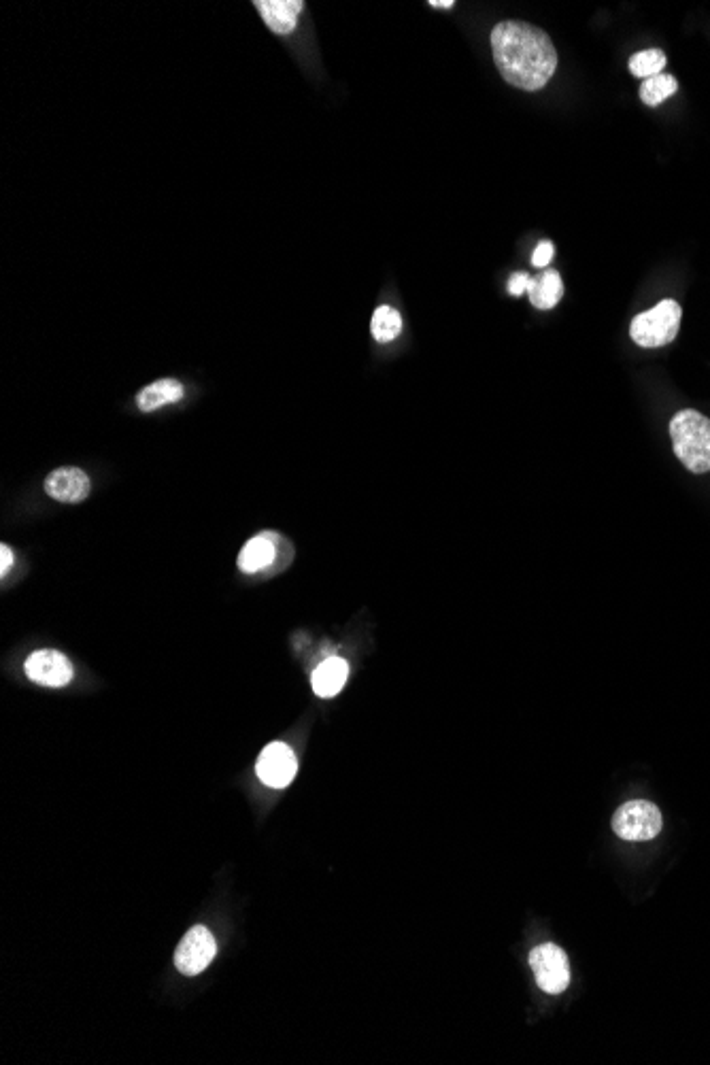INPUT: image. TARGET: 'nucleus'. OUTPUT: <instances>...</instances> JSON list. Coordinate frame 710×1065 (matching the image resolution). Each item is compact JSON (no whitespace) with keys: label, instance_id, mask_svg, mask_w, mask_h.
I'll list each match as a JSON object with an SVG mask.
<instances>
[{"label":"nucleus","instance_id":"1","mask_svg":"<svg viewBox=\"0 0 710 1065\" xmlns=\"http://www.w3.org/2000/svg\"><path fill=\"white\" fill-rule=\"evenodd\" d=\"M494 62L511 86L538 92L557 69V52L551 37L526 22H500L492 32Z\"/></svg>","mask_w":710,"mask_h":1065},{"label":"nucleus","instance_id":"2","mask_svg":"<svg viewBox=\"0 0 710 1065\" xmlns=\"http://www.w3.org/2000/svg\"><path fill=\"white\" fill-rule=\"evenodd\" d=\"M670 436L674 453L687 470L702 475L710 472V419L702 413L687 409L676 413L670 421Z\"/></svg>","mask_w":710,"mask_h":1065},{"label":"nucleus","instance_id":"3","mask_svg":"<svg viewBox=\"0 0 710 1065\" xmlns=\"http://www.w3.org/2000/svg\"><path fill=\"white\" fill-rule=\"evenodd\" d=\"M681 307L674 300H662L647 313L632 319L630 334L638 347L655 349L670 345L681 328Z\"/></svg>","mask_w":710,"mask_h":1065},{"label":"nucleus","instance_id":"4","mask_svg":"<svg viewBox=\"0 0 710 1065\" xmlns=\"http://www.w3.org/2000/svg\"><path fill=\"white\" fill-rule=\"evenodd\" d=\"M662 813L659 808L645 800L623 804L613 817V832L628 842L653 840L662 832Z\"/></svg>","mask_w":710,"mask_h":1065},{"label":"nucleus","instance_id":"5","mask_svg":"<svg viewBox=\"0 0 710 1065\" xmlns=\"http://www.w3.org/2000/svg\"><path fill=\"white\" fill-rule=\"evenodd\" d=\"M536 983L549 995L564 993L570 985V963L557 944H540L530 953Z\"/></svg>","mask_w":710,"mask_h":1065},{"label":"nucleus","instance_id":"6","mask_svg":"<svg viewBox=\"0 0 710 1065\" xmlns=\"http://www.w3.org/2000/svg\"><path fill=\"white\" fill-rule=\"evenodd\" d=\"M217 955V942L205 925L192 927L177 946L175 966L183 976H196L209 968Z\"/></svg>","mask_w":710,"mask_h":1065},{"label":"nucleus","instance_id":"7","mask_svg":"<svg viewBox=\"0 0 710 1065\" xmlns=\"http://www.w3.org/2000/svg\"><path fill=\"white\" fill-rule=\"evenodd\" d=\"M256 772L260 781L273 789H283L294 781L298 772V762L294 751L285 745V742H273L268 745L258 759Z\"/></svg>","mask_w":710,"mask_h":1065},{"label":"nucleus","instance_id":"8","mask_svg":"<svg viewBox=\"0 0 710 1065\" xmlns=\"http://www.w3.org/2000/svg\"><path fill=\"white\" fill-rule=\"evenodd\" d=\"M26 674L39 685L64 687L73 679V666L58 651H37L26 659Z\"/></svg>","mask_w":710,"mask_h":1065},{"label":"nucleus","instance_id":"9","mask_svg":"<svg viewBox=\"0 0 710 1065\" xmlns=\"http://www.w3.org/2000/svg\"><path fill=\"white\" fill-rule=\"evenodd\" d=\"M45 492L64 504H77L90 496V477L81 468L64 466L45 479Z\"/></svg>","mask_w":710,"mask_h":1065},{"label":"nucleus","instance_id":"10","mask_svg":"<svg viewBox=\"0 0 710 1065\" xmlns=\"http://www.w3.org/2000/svg\"><path fill=\"white\" fill-rule=\"evenodd\" d=\"M253 7H258L266 28L281 37L294 32L298 15L304 11L302 0H256Z\"/></svg>","mask_w":710,"mask_h":1065},{"label":"nucleus","instance_id":"11","mask_svg":"<svg viewBox=\"0 0 710 1065\" xmlns=\"http://www.w3.org/2000/svg\"><path fill=\"white\" fill-rule=\"evenodd\" d=\"M349 676V664L341 657H330L326 662H321L313 672V691L319 698H334L347 683Z\"/></svg>","mask_w":710,"mask_h":1065},{"label":"nucleus","instance_id":"12","mask_svg":"<svg viewBox=\"0 0 710 1065\" xmlns=\"http://www.w3.org/2000/svg\"><path fill=\"white\" fill-rule=\"evenodd\" d=\"M183 396H185L183 383H179L177 379H158L151 385L143 387V390L139 392L137 407L143 413H154L166 407V404H175L183 400Z\"/></svg>","mask_w":710,"mask_h":1065},{"label":"nucleus","instance_id":"13","mask_svg":"<svg viewBox=\"0 0 710 1065\" xmlns=\"http://www.w3.org/2000/svg\"><path fill=\"white\" fill-rule=\"evenodd\" d=\"M275 562L273 534H260L245 543L239 555V568L245 574L260 572Z\"/></svg>","mask_w":710,"mask_h":1065},{"label":"nucleus","instance_id":"14","mask_svg":"<svg viewBox=\"0 0 710 1065\" xmlns=\"http://www.w3.org/2000/svg\"><path fill=\"white\" fill-rule=\"evenodd\" d=\"M528 296H530V300H532V304H534L536 309L549 311V309L555 307L557 302L562 300L564 283H562L560 275L555 273V270H545L543 275L530 279Z\"/></svg>","mask_w":710,"mask_h":1065},{"label":"nucleus","instance_id":"15","mask_svg":"<svg viewBox=\"0 0 710 1065\" xmlns=\"http://www.w3.org/2000/svg\"><path fill=\"white\" fill-rule=\"evenodd\" d=\"M676 90H679V81H676L672 75L659 73L655 77H649V79L642 81L640 100L647 107H657V105H662L666 98L674 96Z\"/></svg>","mask_w":710,"mask_h":1065},{"label":"nucleus","instance_id":"16","mask_svg":"<svg viewBox=\"0 0 710 1065\" xmlns=\"http://www.w3.org/2000/svg\"><path fill=\"white\" fill-rule=\"evenodd\" d=\"M370 330H373L377 343H392L402 332V317L392 307H379L373 315Z\"/></svg>","mask_w":710,"mask_h":1065},{"label":"nucleus","instance_id":"17","mask_svg":"<svg viewBox=\"0 0 710 1065\" xmlns=\"http://www.w3.org/2000/svg\"><path fill=\"white\" fill-rule=\"evenodd\" d=\"M666 66V54L662 49H645L630 58V71L634 77L649 79L664 71Z\"/></svg>","mask_w":710,"mask_h":1065},{"label":"nucleus","instance_id":"18","mask_svg":"<svg viewBox=\"0 0 710 1065\" xmlns=\"http://www.w3.org/2000/svg\"><path fill=\"white\" fill-rule=\"evenodd\" d=\"M553 258V243L549 241H543L536 249H534V256H532V264L536 268H545Z\"/></svg>","mask_w":710,"mask_h":1065},{"label":"nucleus","instance_id":"19","mask_svg":"<svg viewBox=\"0 0 710 1065\" xmlns=\"http://www.w3.org/2000/svg\"><path fill=\"white\" fill-rule=\"evenodd\" d=\"M530 279H532V277L526 275V273H515V275L511 277V281H509V292H511L513 296H521L523 292L528 290Z\"/></svg>","mask_w":710,"mask_h":1065},{"label":"nucleus","instance_id":"20","mask_svg":"<svg viewBox=\"0 0 710 1065\" xmlns=\"http://www.w3.org/2000/svg\"><path fill=\"white\" fill-rule=\"evenodd\" d=\"M13 560H15V557H13V551H11L7 545L0 547V572H3V577H5V574L11 570Z\"/></svg>","mask_w":710,"mask_h":1065},{"label":"nucleus","instance_id":"21","mask_svg":"<svg viewBox=\"0 0 710 1065\" xmlns=\"http://www.w3.org/2000/svg\"><path fill=\"white\" fill-rule=\"evenodd\" d=\"M430 7H434V9H451V7H455V3H453V0H430Z\"/></svg>","mask_w":710,"mask_h":1065}]
</instances>
